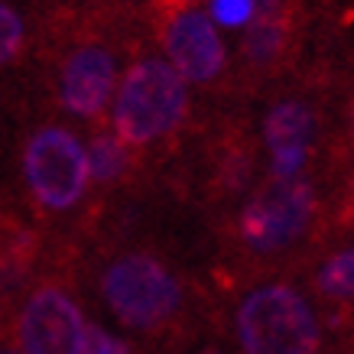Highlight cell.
I'll return each instance as SVG.
<instances>
[{"label":"cell","instance_id":"1","mask_svg":"<svg viewBox=\"0 0 354 354\" xmlns=\"http://www.w3.org/2000/svg\"><path fill=\"white\" fill-rule=\"evenodd\" d=\"M189 114V88L166 59H140L114 91V133L127 147L169 137Z\"/></svg>","mask_w":354,"mask_h":354},{"label":"cell","instance_id":"2","mask_svg":"<svg viewBox=\"0 0 354 354\" xmlns=\"http://www.w3.org/2000/svg\"><path fill=\"white\" fill-rule=\"evenodd\" d=\"M101 299L120 325L156 332L183 309V286L160 257L120 254L101 270Z\"/></svg>","mask_w":354,"mask_h":354},{"label":"cell","instance_id":"3","mask_svg":"<svg viewBox=\"0 0 354 354\" xmlns=\"http://www.w3.org/2000/svg\"><path fill=\"white\" fill-rule=\"evenodd\" d=\"M244 354H319V322L292 286H260L237 309Z\"/></svg>","mask_w":354,"mask_h":354},{"label":"cell","instance_id":"4","mask_svg":"<svg viewBox=\"0 0 354 354\" xmlns=\"http://www.w3.org/2000/svg\"><path fill=\"white\" fill-rule=\"evenodd\" d=\"M23 176L46 212H68L91 183L85 143L65 127L36 130L23 147Z\"/></svg>","mask_w":354,"mask_h":354},{"label":"cell","instance_id":"5","mask_svg":"<svg viewBox=\"0 0 354 354\" xmlns=\"http://www.w3.org/2000/svg\"><path fill=\"white\" fill-rule=\"evenodd\" d=\"M315 195L306 179H270L241 212V237L250 250L273 254L309 227Z\"/></svg>","mask_w":354,"mask_h":354},{"label":"cell","instance_id":"6","mask_svg":"<svg viewBox=\"0 0 354 354\" xmlns=\"http://www.w3.org/2000/svg\"><path fill=\"white\" fill-rule=\"evenodd\" d=\"M85 315L62 286H39L26 296L17 319L20 354H82Z\"/></svg>","mask_w":354,"mask_h":354},{"label":"cell","instance_id":"7","mask_svg":"<svg viewBox=\"0 0 354 354\" xmlns=\"http://www.w3.org/2000/svg\"><path fill=\"white\" fill-rule=\"evenodd\" d=\"M162 49H166V62L179 72L185 85H208L212 78L221 75L225 68V43L221 32L208 13L183 7L176 10L162 30Z\"/></svg>","mask_w":354,"mask_h":354},{"label":"cell","instance_id":"8","mask_svg":"<svg viewBox=\"0 0 354 354\" xmlns=\"http://www.w3.org/2000/svg\"><path fill=\"white\" fill-rule=\"evenodd\" d=\"M118 91V62L104 46H78L62 62L59 101L78 118H97Z\"/></svg>","mask_w":354,"mask_h":354},{"label":"cell","instance_id":"9","mask_svg":"<svg viewBox=\"0 0 354 354\" xmlns=\"http://www.w3.org/2000/svg\"><path fill=\"white\" fill-rule=\"evenodd\" d=\"M315 137V118L302 101H279L263 120V143L273 179H299Z\"/></svg>","mask_w":354,"mask_h":354},{"label":"cell","instance_id":"10","mask_svg":"<svg viewBox=\"0 0 354 354\" xmlns=\"http://www.w3.org/2000/svg\"><path fill=\"white\" fill-rule=\"evenodd\" d=\"M88 153V172L95 183H114L127 172L130 153L127 143L118 137V133H97L91 140V147H85Z\"/></svg>","mask_w":354,"mask_h":354},{"label":"cell","instance_id":"11","mask_svg":"<svg viewBox=\"0 0 354 354\" xmlns=\"http://www.w3.org/2000/svg\"><path fill=\"white\" fill-rule=\"evenodd\" d=\"M283 43H286V20L283 13H270L250 23L244 36V53L254 65H267L283 53Z\"/></svg>","mask_w":354,"mask_h":354},{"label":"cell","instance_id":"12","mask_svg":"<svg viewBox=\"0 0 354 354\" xmlns=\"http://www.w3.org/2000/svg\"><path fill=\"white\" fill-rule=\"evenodd\" d=\"M319 286L335 299H354V247L335 254L325 263L322 273H319Z\"/></svg>","mask_w":354,"mask_h":354},{"label":"cell","instance_id":"13","mask_svg":"<svg viewBox=\"0 0 354 354\" xmlns=\"http://www.w3.org/2000/svg\"><path fill=\"white\" fill-rule=\"evenodd\" d=\"M208 20L215 26H247V23L257 20V0H212L208 3Z\"/></svg>","mask_w":354,"mask_h":354},{"label":"cell","instance_id":"14","mask_svg":"<svg viewBox=\"0 0 354 354\" xmlns=\"http://www.w3.org/2000/svg\"><path fill=\"white\" fill-rule=\"evenodd\" d=\"M23 49V20L10 3L0 0V65L13 62Z\"/></svg>","mask_w":354,"mask_h":354},{"label":"cell","instance_id":"15","mask_svg":"<svg viewBox=\"0 0 354 354\" xmlns=\"http://www.w3.org/2000/svg\"><path fill=\"white\" fill-rule=\"evenodd\" d=\"M82 354H133L127 344L120 342L118 335H111L108 328L88 322L85 328V344H82Z\"/></svg>","mask_w":354,"mask_h":354},{"label":"cell","instance_id":"16","mask_svg":"<svg viewBox=\"0 0 354 354\" xmlns=\"http://www.w3.org/2000/svg\"><path fill=\"white\" fill-rule=\"evenodd\" d=\"M260 17H270V13H283V0H257Z\"/></svg>","mask_w":354,"mask_h":354},{"label":"cell","instance_id":"17","mask_svg":"<svg viewBox=\"0 0 354 354\" xmlns=\"http://www.w3.org/2000/svg\"><path fill=\"white\" fill-rule=\"evenodd\" d=\"M172 7H176V10H183V7H189V3H195V0H169Z\"/></svg>","mask_w":354,"mask_h":354},{"label":"cell","instance_id":"18","mask_svg":"<svg viewBox=\"0 0 354 354\" xmlns=\"http://www.w3.org/2000/svg\"><path fill=\"white\" fill-rule=\"evenodd\" d=\"M0 354H20L17 348H0Z\"/></svg>","mask_w":354,"mask_h":354},{"label":"cell","instance_id":"19","mask_svg":"<svg viewBox=\"0 0 354 354\" xmlns=\"http://www.w3.org/2000/svg\"><path fill=\"white\" fill-rule=\"evenodd\" d=\"M205 354H218V351H205Z\"/></svg>","mask_w":354,"mask_h":354}]
</instances>
